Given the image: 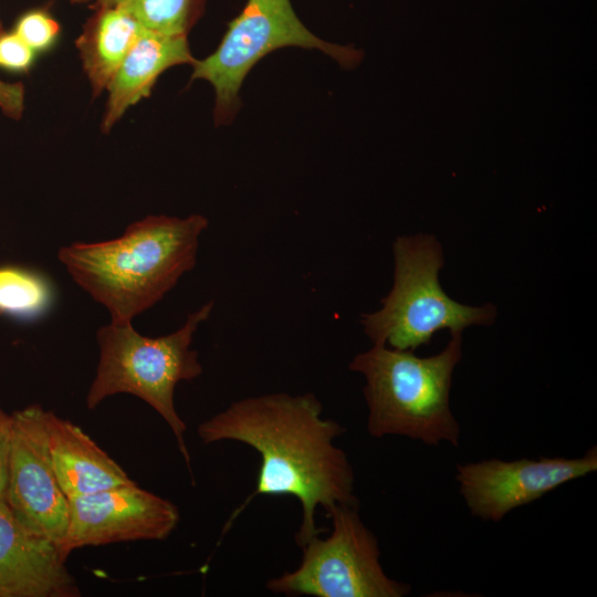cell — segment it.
<instances>
[{"mask_svg":"<svg viewBox=\"0 0 597 597\" xmlns=\"http://www.w3.org/2000/svg\"><path fill=\"white\" fill-rule=\"evenodd\" d=\"M322 411L313 394L272 392L239 399L198 426L205 444L242 442L261 457L255 489L230 522L254 496H293L302 506L295 535L301 546L320 534L318 507L328 514L337 505H358L354 469L334 443L345 428Z\"/></svg>","mask_w":597,"mask_h":597,"instance_id":"1","label":"cell"},{"mask_svg":"<svg viewBox=\"0 0 597 597\" xmlns=\"http://www.w3.org/2000/svg\"><path fill=\"white\" fill-rule=\"evenodd\" d=\"M207 228L201 214L148 216L118 238L64 245L57 259L74 282L106 307L112 323L127 324L193 269Z\"/></svg>","mask_w":597,"mask_h":597,"instance_id":"2","label":"cell"},{"mask_svg":"<svg viewBox=\"0 0 597 597\" xmlns=\"http://www.w3.org/2000/svg\"><path fill=\"white\" fill-rule=\"evenodd\" d=\"M462 357V333H452L437 355L418 357L374 344L349 369L362 374L368 408L367 431L375 438L404 436L429 446L459 444L460 425L450 409L452 374Z\"/></svg>","mask_w":597,"mask_h":597,"instance_id":"3","label":"cell"},{"mask_svg":"<svg viewBox=\"0 0 597 597\" xmlns=\"http://www.w3.org/2000/svg\"><path fill=\"white\" fill-rule=\"evenodd\" d=\"M212 308L213 302H208L189 314L177 331L159 337L142 335L132 323L111 322L100 327L96 334L100 360L86 396L88 409L123 392L147 402L171 429L190 473V454L185 441L187 426L176 410L174 396L178 383L192 380L202 373L198 352L190 345L198 326L209 318Z\"/></svg>","mask_w":597,"mask_h":597,"instance_id":"4","label":"cell"},{"mask_svg":"<svg viewBox=\"0 0 597 597\" xmlns=\"http://www.w3.org/2000/svg\"><path fill=\"white\" fill-rule=\"evenodd\" d=\"M392 252L394 285L378 311L362 315L364 332L374 344L413 352L441 329L462 333L495 321L493 304L464 305L446 294L438 277L443 253L434 235L398 237Z\"/></svg>","mask_w":597,"mask_h":597,"instance_id":"5","label":"cell"},{"mask_svg":"<svg viewBox=\"0 0 597 597\" xmlns=\"http://www.w3.org/2000/svg\"><path fill=\"white\" fill-rule=\"evenodd\" d=\"M287 46L320 50L341 66L355 67L363 51L329 43L313 34L300 20L291 0H247L228 23L218 48L192 64L191 81H208L214 88L216 125L230 124L240 106L242 83L251 69L269 53Z\"/></svg>","mask_w":597,"mask_h":597,"instance_id":"6","label":"cell"},{"mask_svg":"<svg viewBox=\"0 0 597 597\" xmlns=\"http://www.w3.org/2000/svg\"><path fill=\"white\" fill-rule=\"evenodd\" d=\"M327 517L332 531L314 535L303 545L300 566L271 578L266 588L286 596L402 597L409 584L387 576L374 533L366 527L358 505H337Z\"/></svg>","mask_w":597,"mask_h":597,"instance_id":"7","label":"cell"},{"mask_svg":"<svg viewBox=\"0 0 597 597\" xmlns=\"http://www.w3.org/2000/svg\"><path fill=\"white\" fill-rule=\"evenodd\" d=\"M44 416L39 405L12 413L6 501L25 528L60 547L69 524L70 503L51 464Z\"/></svg>","mask_w":597,"mask_h":597,"instance_id":"8","label":"cell"},{"mask_svg":"<svg viewBox=\"0 0 597 597\" xmlns=\"http://www.w3.org/2000/svg\"><path fill=\"white\" fill-rule=\"evenodd\" d=\"M597 470V448L580 458L482 460L457 465L455 480L471 514L499 522L564 483Z\"/></svg>","mask_w":597,"mask_h":597,"instance_id":"9","label":"cell"},{"mask_svg":"<svg viewBox=\"0 0 597 597\" xmlns=\"http://www.w3.org/2000/svg\"><path fill=\"white\" fill-rule=\"evenodd\" d=\"M69 503V524L60 545L65 558L83 546L163 541L174 532L180 517L172 502L136 482L76 496Z\"/></svg>","mask_w":597,"mask_h":597,"instance_id":"10","label":"cell"},{"mask_svg":"<svg viewBox=\"0 0 597 597\" xmlns=\"http://www.w3.org/2000/svg\"><path fill=\"white\" fill-rule=\"evenodd\" d=\"M60 547L25 528L0 500V597H77Z\"/></svg>","mask_w":597,"mask_h":597,"instance_id":"11","label":"cell"},{"mask_svg":"<svg viewBox=\"0 0 597 597\" xmlns=\"http://www.w3.org/2000/svg\"><path fill=\"white\" fill-rule=\"evenodd\" d=\"M44 421L51 464L69 500L135 483L80 427L46 410Z\"/></svg>","mask_w":597,"mask_h":597,"instance_id":"12","label":"cell"},{"mask_svg":"<svg viewBox=\"0 0 597 597\" xmlns=\"http://www.w3.org/2000/svg\"><path fill=\"white\" fill-rule=\"evenodd\" d=\"M195 61L187 36L166 35L144 28L106 87L108 97L102 130H111L130 106L147 97L166 70L180 64L192 65Z\"/></svg>","mask_w":597,"mask_h":597,"instance_id":"13","label":"cell"},{"mask_svg":"<svg viewBox=\"0 0 597 597\" xmlns=\"http://www.w3.org/2000/svg\"><path fill=\"white\" fill-rule=\"evenodd\" d=\"M93 9L75 45L93 95L97 96L106 90L144 27L119 9Z\"/></svg>","mask_w":597,"mask_h":597,"instance_id":"14","label":"cell"},{"mask_svg":"<svg viewBox=\"0 0 597 597\" xmlns=\"http://www.w3.org/2000/svg\"><path fill=\"white\" fill-rule=\"evenodd\" d=\"M55 300L53 283L43 273L21 265H0V315L34 320Z\"/></svg>","mask_w":597,"mask_h":597,"instance_id":"15","label":"cell"},{"mask_svg":"<svg viewBox=\"0 0 597 597\" xmlns=\"http://www.w3.org/2000/svg\"><path fill=\"white\" fill-rule=\"evenodd\" d=\"M207 0H93L92 8L109 7L132 15L145 29L175 36L188 33L205 12Z\"/></svg>","mask_w":597,"mask_h":597,"instance_id":"16","label":"cell"},{"mask_svg":"<svg viewBox=\"0 0 597 597\" xmlns=\"http://www.w3.org/2000/svg\"><path fill=\"white\" fill-rule=\"evenodd\" d=\"M12 31L36 53L53 46L61 28L49 12L33 9L18 18Z\"/></svg>","mask_w":597,"mask_h":597,"instance_id":"17","label":"cell"},{"mask_svg":"<svg viewBox=\"0 0 597 597\" xmlns=\"http://www.w3.org/2000/svg\"><path fill=\"white\" fill-rule=\"evenodd\" d=\"M35 60V52L13 31L0 34V67L10 72L25 73Z\"/></svg>","mask_w":597,"mask_h":597,"instance_id":"18","label":"cell"},{"mask_svg":"<svg viewBox=\"0 0 597 597\" xmlns=\"http://www.w3.org/2000/svg\"><path fill=\"white\" fill-rule=\"evenodd\" d=\"M13 436V417L0 406V500H6Z\"/></svg>","mask_w":597,"mask_h":597,"instance_id":"19","label":"cell"},{"mask_svg":"<svg viewBox=\"0 0 597 597\" xmlns=\"http://www.w3.org/2000/svg\"><path fill=\"white\" fill-rule=\"evenodd\" d=\"M0 108L10 118H21L24 111V86L22 83L0 81Z\"/></svg>","mask_w":597,"mask_h":597,"instance_id":"20","label":"cell"},{"mask_svg":"<svg viewBox=\"0 0 597 597\" xmlns=\"http://www.w3.org/2000/svg\"><path fill=\"white\" fill-rule=\"evenodd\" d=\"M73 3H76V4H86V3H90L92 0H71Z\"/></svg>","mask_w":597,"mask_h":597,"instance_id":"21","label":"cell"},{"mask_svg":"<svg viewBox=\"0 0 597 597\" xmlns=\"http://www.w3.org/2000/svg\"><path fill=\"white\" fill-rule=\"evenodd\" d=\"M2 32H3V30H2V27H1V23H0V34H1Z\"/></svg>","mask_w":597,"mask_h":597,"instance_id":"22","label":"cell"}]
</instances>
